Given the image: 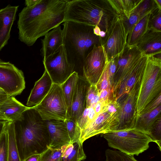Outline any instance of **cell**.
<instances>
[{"label": "cell", "mask_w": 161, "mask_h": 161, "mask_svg": "<svg viewBox=\"0 0 161 161\" xmlns=\"http://www.w3.org/2000/svg\"><path fill=\"white\" fill-rule=\"evenodd\" d=\"M68 0H41L35 5L25 7L19 14V39L28 46L64 22Z\"/></svg>", "instance_id": "1"}, {"label": "cell", "mask_w": 161, "mask_h": 161, "mask_svg": "<svg viewBox=\"0 0 161 161\" xmlns=\"http://www.w3.org/2000/svg\"><path fill=\"white\" fill-rule=\"evenodd\" d=\"M14 123L20 161L32 155L41 154L49 147L50 137L45 120L32 107Z\"/></svg>", "instance_id": "2"}, {"label": "cell", "mask_w": 161, "mask_h": 161, "mask_svg": "<svg viewBox=\"0 0 161 161\" xmlns=\"http://www.w3.org/2000/svg\"><path fill=\"white\" fill-rule=\"evenodd\" d=\"M116 14L108 0H68L64 22L71 21L97 26L106 32Z\"/></svg>", "instance_id": "3"}, {"label": "cell", "mask_w": 161, "mask_h": 161, "mask_svg": "<svg viewBox=\"0 0 161 161\" xmlns=\"http://www.w3.org/2000/svg\"><path fill=\"white\" fill-rule=\"evenodd\" d=\"M63 45L69 62L82 69L84 60L94 46L101 44L99 36L95 35L94 27L76 22H63Z\"/></svg>", "instance_id": "4"}, {"label": "cell", "mask_w": 161, "mask_h": 161, "mask_svg": "<svg viewBox=\"0 0 161 161\" xmlns=\"http://www.w3.org/2000/svg\"><path fill=\"white\" fill-rule=\"evenodd\" d=\"M161 53L148 57L136 100V118L161 94Z\"/></svg>", "instance_id": "5"}, {"label": "cell", "mask_w": 161, "mask_h": 161, "mask_svg": "<svg viewBox=\"0 0 161 161\" xmlns=\"http://www.w3.org/2000/svg\"><path fill=\"white\" fill-rule=\"evenodd\" d=\"M109 147L126 154L138 156L153 142L148 135L135 127L102 134Z\"/></svg>", "instance_id": "6"}, {"label": "cell", "mask_w": 161, "mask_h": 161, "mask_svg": "<svg viewBox=\"0 0 161 161\" xmlns=\"http://www.w3.org/2000/svg\"><path fill=\"white\" fill-rule=\"evenodd\" d=\"M44 120H64L67 108L61 85L53 83L49 92L38 105L32 107Z\"/></svg>", "instance_id": "7"}, {"label": "cell", "mask_w": 161, "mask_h": 161, "mask_svg": "<svg viewBox=\"0 0 161 161\" xmlns=\"http://www.w3.org/2000/svg\"><path fill=\"white\" fill-rule=\"evenodd\" d=\"M127 31L121 17L116 14L111 21L105 38L101 41L109 61L120 54L127 43Z\"/></svg>", "instance_id": "8"}, {"label": "cell", "mask_w": 161, "mask_h": 161, "mask_svg": "<svg viewBox=\"0 0 161 161\" xmlns=\"http://www.w3.org/2000/svg\"><path fill=\"white\" fill-rule=\"evenodd\" d=\"M43 63L53 83L61 85L75 71L63 45L54 53L43 58Z\"/></svg>", "instance_id": "9"}, {"label": "cell", "mask_w": 161, "mask_h": 161, "mask_svg": "<svg viewBox=\"0 0 161 161\" xmlns=\"http://www.w3.org/2000/svg\"><path fill=\"white\" fill-rule=\"evenodd\" d=\"M25 87L23 71L9 62L0 59V88L8 97L20 94Z\"/></svg>", "instance_id": "10"}, {"label": "cell", "mask_w": 161, "mask_h": 161, "mask_svg": "<svg viewBox=\"0 0 161 161\" xmlns=\"http://www.w3.org/2000/svg\"><path fill=\"white\" fill-rule=\"evenodd\" d=\"M119 111L109 112L105 105L102 112L81 131L80 142L83 143L86 140L97 135L117 130L119 124Z\"/></svg>", "instance_id": "11"}, {"label": "cell", "mask_w": 161, "mask_h": 161, "mask_svg": "<svg viewBox=\"0 0 161 161\" xmlns=\"http://www.w3.org/2000/svg\"><path fill=\"white\" fill-rule=\"evenodd\" d=\"M107 62L103 46L94 45L86 57L82 66L83 77L90 85H96Z\"/></svg>", "instance_id": "12"}, {"label": "cell", "mask_w": 161, "mask_h": 161, "mask_svg": "<svg viewBox=\"0 0 161 161\" xmlns=\"http://www.w3.org/2000/svg\"><path fill=\"white\" fill-rule=\"evenodd\" d=\"M143 54L136 45L129 46L126 45L123 52L118 56L116 71L111 85L112 93L116 90Z\"/></svg>", "instance_id": "13"}, {"label": "cell", "mask_w": 161, "mask_h": 161, "mask_svg": "<svg viewBox=\"0 0 161 161\" xmlns=\"http://www.w3.org/2000/svg\"><path fill=\"white\" fill-rule=\"evenodd\" d=\"M143 54L129 74L124 78L113 93L117 101L120 103L133 88L140 87L148 58Z\"/></svg>", "instance_id": "14"}, {"label": "cell", "mask_w": 161, "mask_h": 161, "mask_svg": "<svg viewBox=\"0 0 161 161\" xmlns=\"http://www.w3.org/2000/svg\"><path fill=\"white\" fill-rule=\"evenodd\" d=\"M139 88L132 89L119 103V124L117 130L134 127L136 119V100Z\"/></svg>", "instance_id": "15"}, {"label": "cell", "mask_w": 161, "mask_h": 161, "mask_svg": "<svg viewBox=\"0 0 161 161\" xmlns=\"http://www.w3.org/2000/svg\"><path fill=\"white\" fill-rule=\"evenodd\" d=\"M90 85L83 76L79 75L70 113L68 118L76 124L86 108V95Z\"/></svg>", "instance_id": "16"}, {"label": "cell", "mask_w": 161, "mask_h": 161, "mask_svg": "<svg viewBox=\"0 0 161 161\" xmlns=\"http://www.w3.org/2000/svg\"><path fill=\"white\" fill-rule=\"evenodd\" d=\"M50 137L49 147L58 149L71 143L64 120H45Z\"/></svg>", "instance_id": "17"}, {"label": "cell", "mask_w": 161, "mask_h": 161, "mask_svg": "<svg viewBox=\"0 0 161 161\" xmlns=\"http://www.w3.org/2000/svg\"><path fill=\"white\" fill-rule=\"evenodd\" d=\"M19 7L8 4L0 9V51L7 44L10 38Z\"/></svg>", "instance_id": "18"}, {"label": "cell", "mask_w": 161, "mask_h": 161, "mask_svg": "<svg viewBox=\"0 0 161 161\" xmlns=\"http://www.w3.org/2000/svg\"><path fill=\"white\" fill-rule=\"evenodd\" d=\"M136 46L142 54L148 57L161 53V32L148 29Z\"/></svg>", "instance_id": "19"}, {"label": "cell", "mask_w": 161, "mask_h": 161, "mask_svg": "<svg viewBox=\"0 0 161 161\" xmlns=\"http://www.w3.org/2000/svg\"><path fill=\"white\" fill-rule=\"evenodd\" d=\"M53 84L50 76L45 70L42 76L35 83L28 98L26 106L31 107L39 104L47 95Z\"/></svg>", "instance_id": "20"}, {"label": "cell", "mask_w": 161, "mask_h": 161, "mask_svg": "<svg viewBox=\"0 0 161 161\" xmlns=\"http://www.w3.org/2000/svg\"><path fill=\"white\" fill-rule=\"evenodd\" d=\"M30 108L14 97H8L0 103V114L8 121L14 122L19 120L24 112Z\"/></svg>", "instance_id": "21"}, {"label": "cell", "mask_w": 161, "mask_h": 161, "mask_svg": "<svg viewBox=\"0 0 161 161\" xmlns=\"http://www.w3.org/2000/svg\"><path fill=\"white\" fill-rule=\"evenodd\" d=\"M41 52L43 58L54 53L63 45V30L60 25L49 31L42 40Z\"/></svg>", "instance_id": "22"}, {"label": "cell", "mask_w": 161, "mask_h": 161, "mask_svg": "<svg viewBox=\"0 0 161 161\" xmlns=\"http://www.w3.org/2000/svg\"><path fill=\"white\" fill-rule=\"evenodd\" d=\"M161 105L153 110L142 114L136 118L134 127L148 135L153 125L161 117Z\"/></svg>", "instance_id": "23"}, {"label": "cell", "mask_w": 161, "mask_h": 161, "mask_svg": "<svg viewBox=\"0 0 161 161\" xmlns=\"http://www.w3.org/2000/svg\"><path fill=\"white\" fill-rule=\"evenodd\" d=\"M142 0H108L115 12L123 19H128Z\"/></svg>", "instance_id": "24"}, {"label": "cell", "mask_w": 161, "mask_h": 161, "mask_svg": "<svg viewBox=\"0 0 161 161\" xmlns=\"http://www.w3.org/2000/svg\"><path fill=\"white\" fill-rule=\"evenodd\" d=\"M79 75L77 72L74 71L67 79L60 85L67 108V119L69 118L70 113Z\"/></svg>", "instance_id": "25"}, {"label": "cell", "mask_w": 161, "mask_h": 161, "mask_svg": "<svg viewBox=\"0 0 161 161\" xmlns=\"http://www.w3.org/2000/svg\"><path fill=\"white\" fill-rule=\"evenodd\" d=\"M80 141L66 145L61 157V161H81L86 158Z\"/></svg>", "instance_id": "26"}, {"label": "cell", "mask_w": 161, "mask_h": 161, "mask_svg": "<svg viewBox=\"0 0 161 161\" xmlns=\"http://www.w3.org/2000/svg\"><path fill=\"white\" fill-rule=\"evenodd\" d=\"M150 13L143 17L129 32L126 45L129 46L136 45L141 37L148 30V24Z\"/></svg>", "instance_id": "27"}, {"label": "cell", "mask_w": 161, "mask_h": 161, "mask_svg": "<svg viewBox=\"0 0 161 161\" xmlns=\"http://www.w3.org/2000/svg\"><path fill=\"white\" fill-rule=\"evenodd\" d=\"M8 138V161H20L16 142L13 122H8L6 125Z\"/></svg>", "instance_id": "28"}, {"label": "cell", "mask_w": 161, "mask_h": 161, "mask_svg": "<svg viewBox=\"0 0 161 161\" xmlns=\"http://www.w3.org/2000/svg\"><path fill=\"white\" fill-rule=\"evenodd\" d=\"M66 145L58 149L48 147L40 154L39 161H61L62 155Z\"/></svg>", "instance_id": "29"}, {"label": "cell", "mask_w": 161, "mask_h": 161, "mask_svg": "<svg viewBox=\"0 0 161 161\" xmlns=\"http://www.w3.org/2000/svg\"><path fill=\"white\" fill-rule=\"evenodd\" d=\"M105 161H138L133 155L119 151L107 149L105 152Z\"/></svg>", "instance_id": "30"}, {"label": "cell", "mask_w": 161, "mask_h": 161, "mask_svg": "<svg viewBox=\"0 0 161 161\" xmlns=\"http://www.w3.org/2000/svg\"><path fill=\"white\" fill-rule=\"evenodd\" d=\"M98 115L95 112L94 108H86L77 124L81 131L83 130Z\"/></svg>", "instance_id": "31"}, {"label": "cell", "mask_w": 161, "mask_h": 161, "mask_svg": "<svg viewBox=\"0 0 161 161\" xmlns=\"http://www.w3.org/2000/svg\"><path fill=\"white\" fill-rule=\"evenodd\" d=\"M148 29L161 32V8H157L150 13Z\"/></svg>", "instance_id": "32"}, {"label": "cell", "mask_w": 161, "mask_h": 161, "mask_svg": "<svg viewBox=\"0 0 161 161\" xmlns=\"http://www.w3.org/2000/svg\"><path fill=\"white\" fill-rule=\"evenodd\" d=\"M71 143L80 141L81 131L76 123L69 119L64 120Z\"/></svg>", "instance_id": "33"}, {"label": "cell", "mask_w": 161, "mask_h": 161, "mask_svg": "<svg viewBox=\"0 0 161 161\" xmlns=\"http://www.w3.org/2000/svg\"><path fill=\"white\" fill-rule=\"evenodd\" d=\"M99 93L103 90L111 89L108 71V62L106 63L102 74L96 84Z\"/></svg>", "instance_id": "34"}, {"label": "cell", "mask_w": 161, "mask_h": 161, "mask_svg": "<svg viewBox=\"0 0 161 161\" xmlns=\"http://www.w3.org/2000/svg\"><path fill=\"white\" fill-rule=\"evenodd\" d=\"M153 142L156 143L161 151V117L155 122L148 134Z\"/></svg>", "instance_id": "35"}, {"label": "cell", "mask_w": 161, "mask_h": 161, "mask_svg": "<svg viewBox=\"0 0 161 161\" xmlns=\"http://www.w3.org/2000/svg\"><path fill=\"white\" fill-rule=\"evenodd\" d=\"M7 124V123L0 136V161H8Z\"/></svg>", "instance_id": "36"}, {"label": "cell", "mask_w": 161, "mask_h": 161, "mask_svg": "<svg viewBox=\"0 0 161 161\" xmlns=\"http://www.w3.org/2000/svg\"><path fill=\"white\" fill-rule=\"evenodd\" d=\"M98 93L96 85H90L89 87L86 95V108H89L90 103L95 96Z\"/></svg>", "instance_id": "37"}, {"label": "cell", "mask_w": 161, "mask_h": 161, "mask_svg": "<svg viewBox=\"0 0 161 161\" xmlns=\"http://www.w3.org/2000/svg\"><path fill=\"white\" fill-rule=\"evenodd\" d=\"M118 55L112 58L108 62V71L110 82L111 87L112 81L116 71Z\"/></svg>", "instance_id": "38"}, {"label": "cell", "mask_w": 161, "mask_h": 161, "mask_svg": "<svg viewBox=\"0 0 161 161\" xmlns=\"http://www.w3.org/2000/svg\"><path fill=\"white\" fill-rule=\"evenodd\" d=\"M161 94L156 99L147 105L140 115L150 112L161 105Z\"/></svg>", "instance_id": "39"}, {"label": "cell", "mask_w": 161, "mask_h": 161, "mask_svg": "<svg viewBox=\"0 0 161 161\" xmlns=\"http://www.w3.org/2000/svg\"><path fill=\"white\" fill-rule=\"evenodd\" d=\"M99 96L100 101L107 103L113 96L111 89L109 88L102 90L99 93Z\"/></svg>", "instance_id": "40"}, {"label": "cell", "mask_w": 161, "mask_h": 161, "mask_svg": "<svg viewBox=\"0 0 161 161\" xmlns=\"http://www.w3.org/2000/svg\"><path fill=\"white\" fill-rule=\"evenodd\" d=\"M107 103L101 102L99 101H98L94 108L95 112L98 115L102 112Z\"/></svg>", "instance_id": "41"}, {"label": "cell", "mask_w": 161, "mask_h": 161, "mask_svg": "<svg viewBox=\"0 0 161 161\" xmlns=\"http://www.w3.org/2000/svg\"><path fill=\"white\" fill-rule=\"evenodd\" d=\"M41 0H25V4L26 7L33 6L40 1Z\"/></svg>", "instance_id": "42"}, {"label": "cell", "mask_w": 161, "mask_h": 161, "mask_svg": "<svg viewBox=\"0 0 161 161\" xmlns=\"http://www.w3.org/2000/svg\"><path fill=\"white\" fill-rule=\"evenodd\" d=\"M41 154L32 155L26 159L24 161H39Z\"/></svg>", "instance_id": "43"}, {"label": "cell", "mask_w": 161, "mask_h": 161, "mask_svg": "<svg viewBox=\"0 0 161 161\" xmlns=\"http://www.w3.org/2000/svg\"><path fill=\"white\" fill-rule=\"evenodd\" d=\"M8 97L6 92L0 88V101H3Z\"/></svg>", "instance_id": "44"}, {"label": "cell", "mask_w": 161, "mask_h": 161, "mask_svg": "<svg viewBox=\"0 0 161 161\" xmlns=\"http://www.w3.org/2000/svg\"><path fill=\"white\" fill-rule=\"evenodd\" d=\"M8 122L6 120H0V136Z\"/></svg>", "instance_id": "45"}, {"label": "cell", "mask_w": 161, "mask_h": 161, "mask_svg": "<svg viewBox=\"0 0 161 161\" xmlns=\"http://www.w3.org/2000/svg\"><path fill=\"white\" fill-rule=\"evenodd\" d=\"M101 31L100 28L97 26H95L93 29L94 34L97 36H99V33Z\"/></svg>", "instance_id": "46"}, {"label": "cell", "mask_w": 161, "mask_h": 161, "mask_svg": "<svg viewBox=\"0 0 161 161\" xmlns=\"http://www.w3.org/2000/svg\"><path fill=\"white\" fill-rule=\"evenodd\" d=\"M155 1L157 5L161 8V0H155Z\"/></svg>", "instance_id": "47"}, {"label": "cell", "mask_w": 161, "mask_h": 161, "mask_svg": "<svg viewBox=\"0 0 161 161\" xmlns=\"http://www.w3.org/2000/svg\"><path fill=\"white\" fill-rule=\"evenodd\" d=\"M3 101H0V103L2 102ZM0 120H6L8 121L3 116H2L0 114Z\"/></svg>", "instance_id": "48"}]
</instances>
